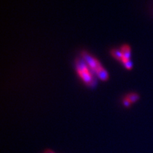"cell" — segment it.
Wrapping results in <instances>:
<instances>
[{
  "mask_svg": "<svg viewBox=\"0 0 153 153\" xmlns=\"http://www.w3.org/2000/svg\"><path fill=\"white\" fill-rule=\"evenodd\" d=\"M125 97H126L129 100H130V102L131 103H134L137 102L138 100L140 98V96L138 93H129L128 94H126Z\"/></svg>",
  "mask_w": 153,
  "mask_h": 153,
  "instance_id": "cell-5",
  "label": "cell"
},
{
  "mask_svg": "<svg viewBox=\"0 0 153 153\" xmlns=\"http://www.w3.org/2000/svg\"><path fill=\"white\" fill-rule=\"evenodd\" d=\"M81 57L99 80L103 82H106L108 80L109 74L107 70L104 68L101 62L97 57L85 51L81 52Z\"/></svg>",
  "mask_w": 153,
  "mask_h": 153,
  "instance_id": "cell-2",
  "label": "cell"
},
{
  "mask_svg": "<svg viewBox=\"0 0 153 153\" xmlns=\"http://www.w3.org/2000/svg\"><path fill=\"white\" fill-rule=\"evenodd\" d=\"M75 69L76 75L85 86L88 88H93L97 85V77L82 57L76 58Z\"/></svg>",
  "mask_w": 153,
  "mask_h": 153,
  "instance_id": "cell-1",
  "label": "cell"
},
{
  "mask_svg": "<svg viewBox=\"0 0 153 153\" xmlns=\"http://www.w3.org/2000/svg\"><path fill=\"white\" fill-rule=\"evenodd\" d=\"M119 49L121 51L123 54L124 59V63L123 65L126 63V62L131 60V48L130 45L128 44H123L119 47Z\"/></svg>",
  "mask_w": 153,
  "mask_h": 153,
  "instance_id": "cell-3",
  "label": "cell"
},
{
  "mask_svg": "<svg viewBox=\"0 0 153 153\" xmlns=\"http://www.w3.org/2000/svg\"><path fill=\"white\" fill-rule=\"evenodd\" d=\"M46 153H54V152L51 151H50V150H48V151H46Z\"/></svg>",
  "mask_w": 153,
  "mask_h": 153,
  "instance_id": "cell-8",
  "label": "cell"
},
{
  "mask_svg": "<svg viewBox=\"0 0 153 153\" xmlns=\"http://www.w3.org/2000/svg\"><path fill=\"white\" fill-rule=\"evenodd\" d=\"M133 64L132 63L131 60L126 62V63H124L123 65L124 68H126L127 70H131L133 68Z\"/></svg>",
  "mask_w": 153,
  "mask_h": 153,
  "instance_id": "cell-6",
  "label": "cell"
},
{
  "mask_svg": "<svg viewBox=\"0 0 153 153\" xmlns=\"http://www.w3.org/2000/svg\"><path fill=\"white\" fill-rule=\"evenodd\" d=\"M123 105L125 107H130V105L132 104L130 102V100H129L126 97H124V98H123Z\"/></svg>",
  "mask_w": 153,
  "mask_h": 153,
  "instance_id": "cell-7",
  "label": "cell"
},
{
  "mask_svg": "<svg viewBox=\"0 0 153 153\" xmlns=\"http://www.w3.org/2000/svg\"><path fill=\"white\" fill-rule=\"evenodd\" d=\"M110 54H111L114 59L119 62V63H121L122 65L124 63L123 54L119 49L114 48V49H111V51H110Z\"/></svg>",
  "mask_w": 153,
  "mask_h": 153,
  "instance_id": "cell-4",
  "label": "cell"
}]
</instances>
